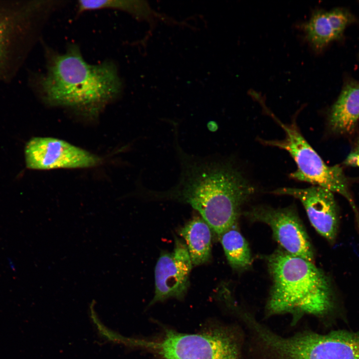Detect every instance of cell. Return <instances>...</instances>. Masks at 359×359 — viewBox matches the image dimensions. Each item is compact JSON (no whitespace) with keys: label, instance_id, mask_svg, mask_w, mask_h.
<instances>
[{"label":"cell","instance_id":"obj_1","mask_svg":"<svg viewBox=\"0 0 359 359\" xmlns=\"http://www.w3.org/2000/svg\"><path fill=\"white\" fill-rule=\"evenodd\" d=\"M177 148L181 167L178 183L150 196L189 204L218 237L237 222L254 188L230 163L193 157Z\"/></svg>","mask_w":359,"mask_h":359},{"label":"cell","instance_id":"obj_2","mask_svg":"<svg viewBox=\"0 0 359 359\" xmlns=\"http://www.w3.org/2000/svg\"><path fill=\"white\" fill-rule=\"evenodd\" d=\"M46 70L34 79L35 91L46 104L96 114L121 92L122 83L111 61L91 64L72 44L64 53L45 50Z\"/></svg>","mask_w":359,"mask_h":359},{"label":"cell","instance_id":"obj_3","mask_svg":"<svg viewBox=\"0 0 359 359\" xmlns=\"http://www.w3.org/2000/svg\"><path fill=\"white\" fill-rule=\"evenodd\" d=\"M272 285L267 301L270 314L321 315L332 306L324 273L312 262L278 249L266 258Z\"/></svg>","mask_w":359,"mask_h":359},{"label":"cell","instance_id":"obj_4","mask_svg":"<svg viewBox=\"0 0 359 359\" xmlns=\"http://www.w3.org/2000/svg\"><path fill=\"white\" fill-rule=\"evenodd\" d=\"M57 1H0V80L19 69Z\"/></svg>","mask_w":359,"mask_h":359},{"label":"cell","instance_id":"obj_5","mask_svg":"<svg viewBox=\"0 0 359 359\" xmlns=\"http://www.w3.org/2000/svg\"><path fill=\"white\" fill-rule=\"evenodd\" d=\"M256 333L278 359H359V331L307 332L285 338L261 326Z\"/></svg>","mask_w":359,"mask_h":359},{"label":"cell","instance_id":"obj_6","mask_svg":"<svg viewBox=\"0 0 359 359\" xmlns=\"http://www.w3.org/2000/svg\"><path fill=\"white\" fill-rule=\"evenodd\" d=\"M147 349L158 359H239L234 334L227 328L216 325L196 334L167 330L159 340L148 341Z\"/></svg>","mask_w":359,"mask_h":359},{"label":"cell","instance_id":"obj_7","mask_svg":"<svg viewBox=\"0 0 359 359\" xmlns=\"http://www.w3.org/2000/svg\"><path fill=\"white\" fill-rule=\"evenodd\" d=\"M273 117L284 130L285 137L281 140H262V143L290 154L297 166V170L290 174L291 178L339 193L354 206L349 181L342 168L338 165L328 166L304 139L294 120L285 124Z\"/></svg>","mask_w":359,"mask_h":359},{"label":"cell","instance_id":"obj_8","mask_svg":"<svg viewBox=\"0 0 359 359\" xmlns=\"http://www.w3.org/2000/svg\"><path fill=\"white\" fill-rule=\"evenodd\" d=\"M24 152L26 166L31 170L90 168L101 163L97 156L53 137H33L26 143Z\"/></svg>","mask_w":359,"mask_h":359},{"label":"cell","instance_id":"obj_9","mask_svg":"<svg viewBox=\"0 0 359 359\" xmlns=\"http://www.w3.org/2000/svg\"><path fill=\"white\" fill-rule=\"evenodd\" d=\"M245 215L252 221L267 224L283 250L314 262L312 245L294 207L276 209L256 206L246 211Z\"/></svg>","mask_w":359,"mask_h":359},{"label":"cell","instance_id":"obj_10","mask_svg":"<svg viewBox=\"0 0 359 359\" xmlns=\"http://www.w3.org/2000/svg\"><path fill=\"white\" fill-rule=\"evenodd\" d=\"M192 263L186 245L175 240L172 252H162L155 268V294L152 305L170 298L182 299L186 295Z\"/></svg>","mask_w":359,"mask_h":359},{"label":"cell","instance_id":"obj_11","mask_svg":"<svg viewBox=\"0 0 359 359\" xmlns=\"http://www.w3.org/2000/svg\"><path fill=\"white\" fill-rule=\"evenodd\" d=\"M271 192L292 196L299 199L316 230L329 242L334 241L338 230L339 216L333 192L319 186L313 185L303 188H280Z\"/></svg>","mask_w":359,"mask_h":359},{"label":"cell","instance_id":"obj_12","mask_svg":"<svg viewBox=\"0 0 359 359\" xmlns=\"http://www.w3.org/2000/svg\"><path fill=\"white\" fill-rule=\"evenodd\" d=\"M351 20V14L343 8L319 10L312 14L302 28L312 47L320 51L331 42L340 39Z\"/></svg>","mask_w":359,"mask_h":359},{"label":"cell","instance_id":"obj_13","mask_svg":"<svg viewBox=\"0 0 359 359\" xmlns=\"http://www.w3.org/2000/svg\"><path fill=\"white\" fill-rule=\"evenodd\" d=\"M359 119V82L350 81L345 84L331 107L328 125L335 134H350L354 132Z\"/></svg>","mask_w":359,"mask_h":359},{"label":"cell","instance_id":"obj_14","mask_svg":"<svg viewBox=\"0 0 359 359\" xmlns=\"http://www.w3.org/2000/svg\"><path fill=\"white\" fill-rule=\"evenodd\" d=\"M211 229L201 218L194 217L179 231L186 243L192 265H200L211 257Z\"/></svg>","mask_w":359,"mask_h":359},{"label":"cell","instance_id":"obj_15","mask_svg":"<svg viewBox=\"0 0 359 359\" xmlns=\"http://www.w3.org/2000/svg\"><path fill=\"white\" fill-rule=\"evenodd\" d=\"M218 237L232 268L242 271L251 266L252 258L250 248L239 230L237 222L225 230Z\"/></svg>","mask_w":359,"mask_h":359},{"label":"cell","instance_id":"obj_16","mask_svg":"<svg viewBox=\"0 0 359 359\" xmlns=\"http://www.w3.org/2000/svg\"><path fill=\"white\" fill-rule=\"evenodd\" d=\"M345 163L347 165L359 167V155L351 152L345 161Z\"/></svg>","mask_w":359,"mask_h":359},{"label":"cell","instance_id":"obj_17","mask_svg":"<svg viewBox=\"0 0 359 359\" xmlns=\"http://www.w3.org/2000/svg\"><path fill=\"white\" fill-rule=\"evenodd\" d=\"M351 152L357 155H359V140L358 141L355 147Z\"/></svg>","mask_w":359,"mask_h":359}]
</instances>
